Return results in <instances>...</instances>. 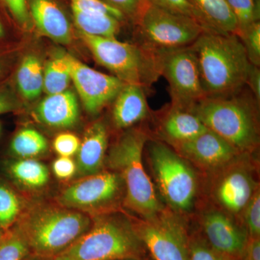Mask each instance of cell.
Wrapping results in <instances>:
<instances>
[{"instance_id":"obj_1","label":"cell","mask_w":260,"mask_h":260,"mask_svg":"<svg viewBox=\"0 0 260 260\" xmlns=\"http://www.w3.org/2000/svg\"><path fill=\"white\" fill-rule=\"evenodd\" d=\"M191 47L205 97L228 96L245 88L252 64L237 35L205 30Z\"/></svg>"},{"instance_id":"obj_2","label":"cell","mask_w":260,"mask_h":260,"mask_svg":"<svg viewBox=\"0 0 260 260\" xmlns=\"http://www.w3.org/2000/svg\"><path fill=\"white\" fill-rule=\"evenodd\" d=\"M257 105L246 87L228 96L205 97L190 109L208 129L243 153H251L259 143Z\"/></svg>"},{"instance_id":"obj_3","label":"cell","mask_w":260,"mask_h":260,"mask_svg":"<svg viewBox=\"0 0 260 260\" xmlns=\"http://www.w3.org/2000/svg\"><path fill=\"white\" fill-rule=\"evenodd\" d=\"M88 214L64 207L39 205L22 213L15 224L30 254L53 258L71 245L91 226Z\"/></svg>"},{"instance_id":"obj_4","label":"cell","mask_w":260,"mask_h":260,"mask_svg":"<svg viewBox=\"0 0 260 260\" xmlns=\"http://www.w3.org/2000/svg\"><path fill=\"white\" fill-rule=\"evenodd\" d=\"M91 226L52 260L143 259L145 249L133 222L111 212L92 217Z\"/></svg>"},{"instance_id":"obj_5","label":"cell","mask_w":260,"mask_h":260,"mask_svg":"<svg viewBox=\"0 0 260 260\" xmlns=\"http://www.w3.org/2000/svg\"><path fill=\"white\" fill-rule=\"evenodd\" d=\"M149 139L143 129H130L114 143L106 158L124 183V205L140 219L151 218L164 208L143 165V150Z\"/></svg>"},{"instance_id":"obj_6","label":"cell","mask_w":260,"mask_h":260,"mask_svg":"<svg viewBox=\"0 0 260 260\" xmlns=\"http://www.w3.org/2000/svg\"><path fill=\"white\" fill-rule=\"evenodd\" d=\"M80 37L95 60L126 84L147 89L161 76L158 53L143 45L94 37L80 32Z\"/></svg>"},{"instance_id":"obj_7","label":"cell","mask_w":260,"mask_h":260,"mask_svg":"<svg viewBox=\"0 0 260 260\" xmlns=\"http://www.w3.org/2000/svg\"><path fill=\"white\" fill-rule=\"evenodd\" d=\"M149 160L162 196L176 213L189 212L194 205L198 179L187 160L161 142L149 146Z\"/></svg>"},{"instance_id":"obj_8","label":"cell","mask_w":260,"mask_h":260,"mask_svg":"<svg viewBox=\"0 0 260 260\" xmlns=\"http://www.w3.org/2000/svg\"><path fill=\"white\" fill-rule=\"evenodd\" d=\"M133 21L140 44L155 51L189 47L206 30L194 19L162 9L148 0Z\"/></svg>"},{"instance_id":"obj_9","label":"cell","mask_w":260,"mask_h":260,"mask_svg":"<svg viewBox=\"0 0 260 260\" xmlns=\"http://www.w3.org/2000/svg\"><path fill=\"white\" fill-rule=\"evenodd\" d=\"M122 179L114 171L83 177L67 186L56 198L58 204L94 217L114 212L122 194Z\"/></svg>"},{"instance_id":"obj_10","label":"cell","mask_w":260,"mask_h":260,"mask_svg":"<svg viewBox=\"0 0 260 260\" xmlns=\"http://www.w3.org/2000/svg\"><path fill=\"white\" fill-rule=\"evenodd\" d=\"M177 214L164 208L151 218L133 221L154 260H189V236Z\"/></svg>"},{"instance_id":"obj_11","label":"cell","mask_w":260,"mask_h":260,"mask_svg":"<svg viewBox=\"0 0 260 260\" xmlns=\"http://www.w3.org/2000/svg\"><path fill=\"white\" fill-rule=\"evenodd\" d=\"M158 52L161 76L169 85L171 105L190 110L205 98L194 51L189 46Z\"/></svg>"},{"instance_id":"obj_12","label":"cell","mask_w":260,"mask_h":260,"mask_svg":"<svg viewBox=\"0 0 260 260\" xmlns=\"http://www.w3.org/2000/svg\"><path fill=\"white\" fill-rule=\"evenodd\" d=\"M64 56L69 64L71 80L89 114L100 112L115 99L126 84L114 75L104 74L87 66L70 54Z\"/></svg>"},{"instance_id":"obj_13","label":"cell","mask_w":260,"mask_h":260,"mask_svg":"<svg viewBox=\"0 0 260 260\" xmlns=\"http://www.w3.org/2000/svg\"><path fill=\"white\" fill-rule=\"evenodd\" d=\"M172 146L187 161L208 170L223 169L245 154L209 129L194 139Z\"/></svg>"},{"instance_id":"obj_14","label":"cell","mask_w":260,"mask_h":260,"mask_svg":"<svg viewBox=\"0 0 260 260\" xmlns=\"http://www.w3.org/2000/svg\"><path fill=\"white\" fill-rule=\"evenodd\" d=\"M203 237L227 260H243L248 233L223 210H209L201 218Z\"/></svg>"},{"instance_id":"obj_15","label":"cell","mask_w":260,"mask_h":260,"mask_svg":"<svg viewBox=\"0 0 260 260\" xmlns=\"http://www.w3.org/2000/svg\"><path fill=\"white\" fill-rule=\"evenodd\" d=\"M234 164L224 168L225 172L215 188L217 202L225 213L239 215L243 213L257 188L249 169Z\"/></svg>"},{"instance_id":"obj_16","label":"cell","mask_w":260,"mask_h":260,"mask_svg":"<svg viewBox=\"0 0 260 260\" xmlns=\"http://www.w3.org/2000/svg\"><path fill=\"white\" fill-rule=\"evenodd\" d=\"M79 114L78 99L69 90L47 95L34 110L39 122L56 129L73 127L78 122Z\"/></svg>"},{"instance_id":"obj_17","label":"cell","mask_w":260,"mask_h":260,"mask_svg":"<svg viewBox=\"0 0 260 260\" xmlns=\"http://www.w3.org/2000/svg\"><path fill=\"white\" fill-rule=\"evenodd\" d=\"M30 18L42 34L63 44L72 40L69 20L54 0H28Z\"/></svg>"},{"instance_id":"obj_18","label":"cell","mask_w":260,"mask_h":260,"mask_svg":"<svg viewBox=\"0 0 260 260\" xmlns=\"http://www.w3.org/2000/svg\"><path fill=\"white\" fill-rule=\"evenodd\" d=\"M108 139L107 129L102 121L89 126L78 152V176L83 177L102 172L106 160Z\"/></svg>"},{"instance_id":"obj_19","label":"cell","mask_w":260,"mask_h":260,"mask_svg":"<svg viewBox=\"0 0 260 260\" xmlns=\"http://www.w3.org/2000/svg\"><path fill=\"white\" fill-rule=\"evenodd\" d=\"M145 88L140 85L125 84L114 100L112 121L118 129H128L149 115Z\"/></svg>"},{"instance_id":"obj_20","label":"cell","mask_w":260,"mask_h":260,"mask_svg":"<svg viewBox=\"0 0 260 260\" xmlns=\"http://www.w3.org/2000/svg\"><path fill=\"white\" fill-rule=\"evenodd\" d=\"M208 128L191 111L171 105L159 126L160 135L169 145L194 139Z\"/></svg>"},{"instance_id":"obj_21","label":"cell","mask_w":260,"mask_h":260,"mask_svg":"<svg viewBox=\"0 0 260 260\" xmlns=\"http://www.w3.org/2000/svg\"><path fill=\"white\" fill-rule=\"evenodd\" d=\"M189 1L201 16L207 30L238 36L237 22L226 0Z\"/></svg>"},{"instance_id":"obj_22","label":"cell","mask_w":260,"mask_h":260,"mask_svg":"<svg viewBox=\"0 0 260 260\" xmlns=\"http://www.w3.org/2000/svg\"><path fill=\"white\" fill-rule=\"evenodd\" d=\"M7 170L15 182L27 189H42L50 178L47 167L34 158L12 160L7 165Z\"/></svg>"},{"instance_id":"obj_23","label":"cell","mask_w":260,"mask_h":260,"mask_svg":"<svg viewBox=\"0 0 260 260\" xmlns=\"http://www.w3.org/2000/svg\"><path fill=\"white\" fill-rule=\"evenodd\" d=\"M73 19L80 32L94 37L116 39L120 31L121 20L103 13H86L71 7Z\"/></svg>"},{"instance_id":"obj_24","label":"cell","mask_w":260,"mask_h":260,"mask_svg":"<svg viewBox=\"0 0 260 260\" xmlns=\"http://www.w3.org/2000/svg\"><path fill=\"white\" fill-rule=\"evenodd\" d=\"M19 91L25 99L34 101L44 88L42 65L37 56H27L22 61L16 76Z\"/></svg>"},{"instance_id":"obj_25","label":"cell","mask_w":260,"mask_h":260,"mask_svg":"<svg viewBox=\"0 0 260 260\" xmlns=\"http://www.w3.org/2000/svg\"><path fill=\"white\" fill-rule=\"evenodd\" d=\"M47 140L44 135L32 128L20 130L10 143V151L19 158H34L46 153Z\"/></svg>"},{"instance_id":"obj_26","label":"cell","mask_w":260,"mask_h":260,"mask_svg":"<svg viewBox=\"0 0 260 260\" xmlns=\"http://www.w3.org/2000/svg\"><path fill=\"white\" fill-rule=\"evenodd\" d=\"M70 80V67L64 55L54 58L46 67L43 90L47 95L61 93L67 90Z\"/></svg>"},{"instance_id":"obj_27","label":"cell","mask_w":260,"mask_h":260,"mask_svg":"<svg viewBox=\"0 0 260 260\" xmlns=\"http://www.w3.org/2000/svg\"><path fill=\"white\" fill-rule=\"evenodd\" d=\"M22 214V203L10 186L0 182V229L6 232L18 221Z\"/></svg>"},{"instance_id":"obj_28","label":"cell","mask_w":260,"mask_h":260,"mask_svg":"<svg viewBox=\"0 0 260 260\" xmlns=\"http://www.w3.org/2000/svg\"><path fill=\"white\" fill-rule=\"evenodd\" d=\"M30 254L23 234L14 225L0 239V260H22Z\"/></svg>"},{"instance_id":"obj_29","label":"cell","mask_w":260,"mask_h":260,"mask_svg":"<svg viewBox=\"0 0 260 260\" xmlns=\"http://www.w3.org/2000/svg\"><path fill=\"white\" fill-rule=\"evenodd\" d=\"M237 22L239 34L259 21V0H226Z\"/></svg>"},{"instance_id":"obj_30","label":"cell","mask_w":260,"mask_h":260,"mask_svg":"<svg viewBox=\"0 0 260 260\" xmlns=\"http://www.w3.org/2000/svg\"><path fill=\"white\" fill-rule=\"evenodd\" d=\"M245 48L251 64H260V23L256 22L239 36Z\"/></svg>"},{"instance_id":"obj_31","label":"cell","mask_w":260,"mask_h":260,"mask_svg":"<svg viewBox=\"0 0 260 260\" xmlns=\"http://www.w3.org/2000/svg\"><path fill=\"white\" fill-rule=\"evenodd\" d=\"M189 260H227L214 250L201 234L189 236Z\"/></svg>"},{"instance_id":"obj_32","label":"cell","mask_w":260,"mask_h":260,"mask_svg":"<svg viewBox=\"0 0 260 260\" xmlns=\"http://www.w3.org/2000/svg\"><path fill=\"white\" fill-rule=\"evenodd\" d=\"M149 3L162 9L177 13V14L185 15L194 19L205 28L201 16L189 0H148Z\"/></svg>"},{"instance_id":"obj_33","label":"cell","mask_w":260,"mask_h":260,"mask_svg":"<svg viewBox=\"0 0 260 260\" xmlns=\"http://www.w3.org/2000/svg\"><path fill=\"white\" fill-rule=\"evenodd\" d=\"M246 230L249 237H260V193L259 187L244 209Z\"/></svg>"},{"instance_id":"obj_34","label":"cell","mask_w":260,"mask_h":260,"mask_svg":"<svg viewBox=\"0 0 260 260\" xmlns=\"http://www.w3.org/2000/svg\"><path fill=\"white\" fill-rule=\"evenodd\" d=\"M71 7L86 13H103L111 15L124 22L125 16L119 10L112 8L102 0H70Z\"/></svg>"},{"instance_id":"obj_35","label":"cell","mask_w":260,"mask_h":260,"mask_svg":"<svg viewBox=\"0 0 260 260\" xmlns=\"http://www.w3.org/2000/svg\"><path fill=\"white\" fill-rule=\"evenodd\" d=\"M80 141L76 135L62 133L56 137L53 146L58 155L61 157H72L78 153Z\"/></svg>"},{"instance_id":"obj_36","label":"cell","mask_w":260,"mask_h":260,"mask_svg":"<svg viewBox=\"0 0 260 260\" xmlns=\"http://www.w3.org/2000/svg\"><path fill=\"white\" fill-rule=\"evenodd\" d=\"M17 22L22 26H30L31 18L29 12L28 0H5Z\"/></svg>"},{"instance_id":"obj_37","label":"cell","mask_w":260,"mask_h":260,"mask_svg":"<svg viewBox=\"0 0 260 260\" xmlns=\"http://www.w3.org/2000/svg\"><path fill=\"white\" fill-rule=\"evenodd\" d=\"M107 5L120 11L125 18L134 20L145 0H102Z\"/></svg>"},{"instance_id":"obj_38","label":"cell","mask_w":260,"mask_h":260,"mask_svg":"<svg viewBox=\"0 0 260 260\" xmlns=\"http://www.w3.org/2000/svg\"><path fill=\"white\" fill-rule=\"evenodd\" d=\"M52 170L60 180L71 179L77 173V164L71 157H59L52 164Z\"/></svg>"},{"instance_id":"obj_39","label":"cell","mask_w":260,"mask_h":260,"mask_svg":"<svg viewBox=\"0 0 260 260\" xmlns=\"http://www.w3.org/2000/svg\"><path fill=\"white\" fill-rule=\"evenodd\" d=\"M246 86H249L250 91L256 100L260 101V70L259 67L251 65Z\"/></svg>"},{"instance_id":"obj_40","label":"cell","mask_w":260,"mask_h":260,"mask_svg":"<svg viewBox=\"0 0 260 260\" xmlns=\"http://www.w3.org/2000/svg\"><path fill=\"white\" fill-rule=\"evenodd\" d=\"M243 260H260V237H249Z\"/></svg>"},{"instance_id":"obj_41","label":"cell","mask_w":260,"mask_h":260,"mask_svg":"<svg viewBox=\"0 0 260 260\" xmlns=\"http://www.w3.org/2000/svg\"><path fill=\"white\" fill-rule=\"evenodd\" d=\"M18 108V103L14 98L5 90H0V114L11 112Z\"/></svg>"},{"instance_id":"obj_42","label":"cell","mask_w":260,"mask_h":260,"mask_svg":"<svg viewBox=\"0 0 260 260\" xmlns=\"http://www.w3.org/2000/svg\"><path fill=\"white\" fill-rule=\"evenodd\" d=\"M22 260H52V258L43 257V256L35 255V254H29Z\"/></svg>"},{"instance_id":"obj_43","label":"cell","mask_w":260,"mask_h":260,"mask_svg":"<svg viewBox=\"0 0 260 260\" xmlns=\"http://www.w3.org/2000/svg\"><path fill=\"white\" fill-rule=\"evenodd\" d=\"M4 35V30H3V25L0 23V37H3Z\"/></svg>"},{"instance_id":"obj_44","label":"cell","mask_w":260,"mask_h":260,"mask_svg":"<svg viewBox=\"0 0 260 260\" xmlns=\"http://www.w3.org/2000/svg\"><path fill=\"white\" fill-rule=\"evenodd\" d=\"M3 234H4V232H3V231L0 229V239H1V237H3Z\"/></svg>"},{"instance_id":"obj_45","label":"cell","mask_w":260,"mask_h":260,"mask_svg":"<svg viewBox=\"0 0 260 260\" xmlns=\"http://www.w3.org/2000/svg\"><path fill=\"white\" fill-rule=\"evenodd\" d=\"M126 260H145L144 258H143V259H126Z\"/></svg>"},{"instance_id":"obj_46","label":"cell","mask_w":260,"mask_h":260,"mask_svg":"<svg viewBox=\"0 0 260 260\" xmlns=\"http://www.w3.org/2000/svg\"><path fill=\"white\" fill-rule=\"evenodd\" d=\"M0 73H1V68H0Z\"/></svg>"}]
</instances>
